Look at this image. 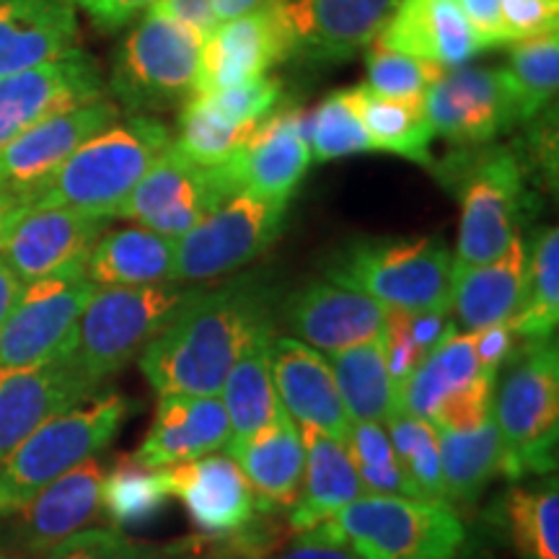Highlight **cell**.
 <instances>
[{
  "mask_svg": "<svg viewBox=\"0 0 559 559\" xmlns=\"http://www.w3.org/2000/svg\"><path fill=\"white\" fill-rule=\"evenodd\" d=\"M275 9L290 58L337 66L373 45L396 0H267Z\"/></svg>",
  "mask_w": 559,
  "mask_h": 559,
  "instance_id": "14",
  "label": "cell"
},
{
  "mask_svg": "<svg viewBox=\"0 0 559 559\" xmlns=\"http://www.w3.org/2000/svg\"><path fill=\"white\" fill-rule=\"evenodd\" d=\"M107 223L109 218L83 210L29 207L0 243V260L16 272L21 283L86 267Z\"/></svg>",
  "mask_w": 559,
  "mask_h": 559,
  "instance_id": "17",
  "label": "cell"
},
{
  "mask_svg": "<svg viewBox=\"0 0 559 559\" xmlns=\"http://www.w3.org/2000/svg\"><path fill=\"white\" fill-rule=\"evenodd\" d=\"M171 145V130L148 115L111 122L70 153L41 187L32 207H70L115 218L156 158Z\"/></svg>",
  "mask_w": 559,
  "mask_h": 559,
  "instance_id": "3",
  "label": "cell"
},
{
  "mask_svg": "<svg viewBox=\"0 0 559 559\" xmlns=\"http://www.w3.org/2000/svg\"><path fill=\"white\" fill-rule=\"evenodd\" d=\"M500 9L508 45L557 32L559 26V0H502Z\"/></svg>",
  "mask_w": 559,
  "mask_h": 559,
  "instance_id": "49",
  "label": "cell"
},
{
  "mask_svg": "<svg viewBox=\"0 0 559 559\" xmlns=\"http://www.w3.org/2000/svg\"><path fill=\"white\" fill-rule=\"evenodd\" d=\"M389 309L373 296L337 280H313L285 304L293 337L321 355L381 337Z\"/></svg>",
  "mask_w": 559,
  "mask_h": 559,
  "instance_id": "18",
  "label": "cell"
},
{
  "mask_svg": "<svg viewBox=\"0 0 559 559\" xmlns=\"http://www.w3.org/2000/svg\"><path fill=\"white\" fill-rule=\"evenodd\" d=\"M330 521L360 559H456L466 542L464 521L443 500L360 495Z\"/></svg>",
  "mask_w": 559,
  "mask_h": 559,
  "instance_id": "8",
  "label": "cell"
},
{
  "mask_svg": "<svg viewBox=\"0 0 559 559\" xmlns=\"http://www.w3.org/2000/svg\"><path fill=\"white\" fill-rule=\"evenodd\" d=\"M298 430L306 445V472L288 515L293 534L330 521L342 508L366 495L345 440L311 425H298Z\"/></svg>",
  "mask_w": 559,
  "mask_h": 559,
  "instance_id": "28",
  "label": "cell"
},
{
  "mask_svg": "<svg viewBox=\"0 0 559 559\" xmlns=\"http://www.w3.org/2000/svg\"><path fill=\"white\" fill-rule=\"evenodd\" d=\"M275 324V288L247 272L218 288H202L138 355L140 370L164 394L218 396L247 342Z\"/></svg>",
  "mask_w": 559,
  "mask_h": 559,
  "instance_id": "1",
  "label": "cell"
},
{
  "mask_svg": "<svg viewBox=\"0 0 559 559\" xmlns=\"http://www.w3.org/2000/svg\"><path fill=\"white\" fill-rule=\"evenodd\" d=\"M373 47L451 70L487 50L456 0H396Z\"/></svg>",
  "mask_w": 559,
  "mask_h": 559,
  "instance_id": "23",
  "label": "cell"
},
{
  "mask_svg": "<svg viewBox=\"0 0 559 559\" xmlns=\"http://www.w3.org/2000/svg\"><path fill=\"white\" fill-rule=\"evenodd\" d=\"M0 559H19V557H13V555H3V551H0Z\"/></svg>",
  "mask_w": 559,
  "mask_h": 559,
  "instance_id": "58",
  "label": "cell"
},
{
  "mask_svg": "<svg viewBox=\"0 0 559 559\" xmlns=\"http://www.w3.org/2000/svg\"><path fill=\"white\" fill-rule=\"evenodd\" d=\"M502 0H456V5L464 13L472 29L479 34L485 47H500L508 45L506 24H502Z\"/></svg>",
  "mask_w": 559,
  "mask_h": 559,
  "instance_id": "53",
  "label": "cell"
},
{
  "mask_svg": "<svg viewBox=\"0 0 559 559\" xmlns=\"http://www.w3.org/2000/svg\"><path fill=\"white\" fill-rule=\"evenodd\" d=\"M559 321V230L544 228L528 251L519 309L510 317L515 337L536 342L555 337Z\"/></svg>",
  "mask_w": 559,
  "mask_h": 559,
  "instance_id": "39",
  "label": "cell"
},
{
  "mask_svg": "<svg viewBox=\"0 0 559 559\" xmlns=\"http://www.w3.org/2000/svg\"><path fill=\"white\" fill-rule=\"evenodd\" d=\"M73 3L81 5L99 29L115 32L130 24L138 13H145L153 0H73Z\"/></svg>",
  "mask_w": 559,
  "mask_h": 559,
  "instance_id": "54",
  "label": "cell"
},
{
  "mask_svg": "<svg viewBox=\"0 0 559 559\" xmlns=\"http://www.w3.org/2000/svg\"><path fill=\"white\" fill-rule=\"evenodd\" d=\"M492 376L477 373V379L466 383L464 389L449 396L440 407L432 412L428 423L436 430H474L492 415V396H495Z\"/></svg>",
  "mask_w": 559,
  "mask_h": 559,
  "instance_id": "48",
  "label": "cell"
},
{
  "mask_svg": "<svg viewBox=\"0 0 559 559\" xmlns=\"http://www.w3.org/2000/svg\"><path fill=\"white\" fill-rule=\"evenodd\" d=\"M288 202L249 190L230 194L207 218L174 239V283L205 285L247 267L283 234Z\"/></svg>",
  "mask_w": 559,
  "mask_h": 559,
  "instance_id": "10",
  "label": "cell"
},
{
  "mask_svg": "<svg viewBox=\"0 0 559 559\" xmlns=\"http://www.w3.org/2000/svg\"><path fill=\"white\" fill-rule=\"evenodd\" d=\"M228 436V415L221 396L164 394L135 459L153 469H164L218 453L226 449Z\"/></svg>",
  "mask_w": 559,
  "mask_h": 559,
  "instance_id": "25",
  "label": "cell"
},
{
  "mask_svg": "<svg viewBox=\"0 0 559 559\" xmlns=\"http://www.w3.org/2000/svg\"><path fill=\"white\" fill-rule=\"evenodd\" d=\"M228 456L241 466L264 513L293 508L304 485L306 445L298 425L285 415V409L275 423Z\"/></svg>",
  "mask_w": 559,
  "mask_h": 559,
  "instance_id": "30",
  "label": "cell"
},
{
  "mask_svg": "<svg viewBox=\"0 0 559 559\" xmlns=\"http://www.w3.org/2000/svg\"><path fill=\"white\" fill-rule=\"evenodd\" d=\"M270 370L277 400L296 425H311L347 440L349 417L342 407L330 360L296 337L275 334L270 345Z\"/></svg>",
  "mask_w": 559,
  "mask_h": 559,
  "instance_id": "24",
  "label": "cell"
},
{
  "mask_svg": "<svg viewBox=\"0 0 559 559\" xmlns=\"http://www.w3.org/2000/svg\"><path fill=\"white\" fill-rule=\"evenodd\" d=\"M528 249L521 236L502 251L498 260L453 272L451 311L461 332H479L506 324L519 309L526 280Z\"/></svg>",
  "mask_w": 559,
  "mask_h": 559,
  "instance_id": "29",
  "label": "cell"
},
{
  "mask_svg": "<svg viewBox=\"0 0 559 559\" xmlns=\"http://www.w3.org/2000/svg\"><path fill=\"white\" fill-rule=\"evenodd\" d=\"M280 96H283V83L277 75L267 73L262 79L236 83V86L210 91V94H194V99L221 122L254 128L270 111H275Z\"/></svg>",
  "mask_w": 559,
  "mask_h": 559,
  "instance_id": "46",
  "label": "cell"
},
{
  "mask_svg": "<svg viewBox=\"0 0 559 559\" xmlns=\"http://www.w3.org/2000/svg\"><path fill=\"white\" fill-rule=\"evenodd\" d=\"M436 135L459 148L485 145L523 122L521 102L506 68L459 66L425 94Z\"/></svg>",
  "mask_w": 559,
  "mask_h": 559,
  "instance_id": "13",
  "label": "cell"
},
{
  "mask_svg": "<svg viewBox=\"0 0 559 559\" xmlns=\"http://www.w3.org/2000/svg\"><path fill=\"white\" fill-rule=\"evenodd\" d=\"M107 99L102 70L75 47L45 66L0 79V145L34 124L83 104Z\"/></svg>",
  "mask_w": 559,
  "mask_h": 559,
  "instance_id": "15",
  "label": "cell"
},
{
  "mask_svg": "<svg viewBox=\"0 0 559 559\" xmlns=\"http://www.w3.org/2000/svg\"><path fill=\"white\" fill-rule=\"evenodd\" d=\"M272 559H360L342 534L332 526V521L319 523L309 531H300L288 547L280 549Z\"/></svg>",
  "mask_w": 559,
  "mask_h": 559,
  "instance_id": "50",
  "label": "cell"
},
{
  "mask_svg": "<svg viewBox=\"0 0 559 559\" xmlns=\"http://www.w3.org/2000/svg\"><path fill=\"white\" fill-rule=\"evenodd\" d=\"M202 39V34L145 11L115 55L111 94L132 115L185 107L198 83Z\"/></svg>",
  "mask_w": 559,
  "mask_h": 559,
  "instance_id": "9",
  "label": "cell"
},
{
  "mask_svg": "<svg viewBox=\"0 0 559 559\" xmlns=\"http://www.w3.org/2000/svg\"><path fill=\"white\" fill-rule=\"evenodd\" d=\"M21 285L24 283L16 277V272H13L9 264L0 260V330H3L5 319H9L13 304H16Z\"/></svg>",
  "mask_w": 559,
  "mask_h": 559,
  "instance_id": "56",
  "label": "cell"
},
{
  "mask_svg": "<svg viewBox=\"0 0 559 559\" xmlns=\"http://www.w3.org/2000/svg\"><path fill=\"white\" fill-rule=\"evenodd\" d=\"M132 409L122 394H109L91 404L60 412L39 425L9 459L0 464V519L24 508L62 474L94 459L120 432Z\"/></svg>",
  "mask_w": 559,
  "mask_h": 559,
  "instance_id": "6",
  "label": "cell"
},
{
  "mask_svg": "<svg viewBox=\"0 0 559 559\" xmlns=\"http://www.w3.org/2000/svg\"><path fill=\"white\" fill-rule=\"evenodd\" d=\"M477 353L472 332H453L419 360L409 379L400 386L402 412L430 419L440 404L477 379Z\"/></svg>",
  "mask_w": 559,
  "mask_h": 559,
  "instance_id": "38",
  "label": "cell"
},
{
  "mask_svg": "<svg viewBox=\"0 0 559 559\" xmlns=\"http://www.w3.org/2000/svg\"><path fill=\"white\" fill-rule=\"evenodd\" d=\"M272 337H275V324L257 332L223 381L218 396L228 415V453H234L249 438H254L257 432L275 423L283 412L270 370Z\"/></svg>",
  "mask_w": 559,
  "mask_h": 559,
  "instance_id": "31",
  "label": "cell"
},
{
  "mask_svg": "<svg viewBox=\"0 0 559 559\" xmlns=\"http://www.w3.org/2000/svg\"><path fill=\"white\" fill-rule=\"evenodd\" d=\"M347 451L366 495H396L419 498L415 485L391 449L389 432L376 423H353L347 432ZM423 500V498H419Z\"/></svg>",
  "mask_w": 559,
  "mask_h": 559,
  "instance_id": "42",
  "label": "cell"
},
{
  "mask_svg": "<svg viewBox=\"0 0 559 559\" xmlns=\"http://www.w3.org/2000/svg\"><path fill=\"white\" fill-rule=\"evenodd\" d=\"M285 60H290L288 39L275 9L264 3L241 16L221 21L202 39L194 94H210L262 79Z\"/></svg>",
  "mask_w": 559,
  "mask_h": 559,
  "instance_id": "20",
  "label": "cell"
},
{
  "mask_svg": "<svg viewBox=\"0 0 559 559\" xmlns=\"http://www.w3.org/2000/svg\"><path fill=\"white\" fill-rule=\"evenodd\" d=\"M443 474V502L472 506L479 500L489 481L502 474V438L498 423L489 415L474 430H436Z\"/></svg>",
  "mask_w": 559,
  "mask_h": 559,
  "instance_id": "36",
  "label": "cell"
},
{
  "mask_svg": "<svg viewBox=\"0 0 559 559\" xmlns=\"http://www.w3.org/2000/svg\"><path fill=\"white\" fill-rule=\"evenodd\" d=\"M492 417L502 438V477H549L557 469L559 353L555 337L528 342L498 394Z\"/></svg>",
  "mask_w": 559,
  "mask_h": 559,
  "instance_id": "5",
  "label": "cell"
},
{
  "mask_svg": "<svg viewBox=\"0 0 559 559\" xmlns=\"http://www.w3.org/2000/svg\"><path fill=\"white\" fill-rule=\"evenodd\" d=\"M194 290L185 283L96 288L52 360H60L96 391L148 347Z\"/></svg>",
  "mask_w": 559,
  "mask_h": 559,
  "instance_id": "4",
  "label": "cell"
},
{
  "mask_svg": "<svg viewBox=\"0 0 559 559\" xmlns=\"http://www.w3.org/2000/svg\"><path fill=\"white\" fill-rule=\"evenodd\" d=\"M83 272L96 288L174 283V239L143 226L104 230L91 249Z\"/></svg>",
  "mask_w": 559,
  "mask_h": 559,
  "instance_id": "32",
  "label": "cell"
},
{
  "mask_svg": "<svg viewBox=\"0 0 559 559\" xmlns=\"http://www.w3.org/2000/svg\"><path fill=\"white\" fill-rule=\"evenodd\" d=\"M171 498L164 469L140 464L135 453H124L102 479V508L115 526H140L164 510Z\"/></svg>",
  "mask_w": 559,
  "mask_h": 559,
  "instance_id": "40",
  "label": "cell"
},
{
  "mask_svg": "<svg viewBox=\"0 0 559 559\" xmlns=\"http://www.w3.org/2000/svg\"><path fill=\"white\" fill-rule=\"evenodd\" d=\"M438 177L461 200L453 272L498 260L521 236L528 205L521 158L506 145H466L438 166Z\"/></svg>",
  "mask_w": 559,
  "mask_h": 559,
  "instance_id": "2",
  "label": "cell"
},
{
  "mask_svg": "<svg viewBox=\"0 0 559 559\" xmlns=\"http://www.w3.org/2000/svg\"><path fill=\"white\" fill-rule=\"evenodd\" d=\"M492 521L521 559H559V489L549 474L536 487H513L495 506Z\"/></svg>",
  "mask_w": 559,
  "mask_h": 559,
  "instance_id": "37",
  "label": "cell"
},
{
  "mask_svg": "<svg viewBox=\"0 0 559 559\" xmlns=\"http://www.w3.org/2000/svg\"><path fill=\"white\" fill-rule=\"evenodd\" d=\"M386 432L396 459L407 472L423 500H443V474H440L438 432L428 419L396 412L386 419Z\"/></svg>",
  "mask_w": 559,
  "mask_h": 559,
  "instance_id": "44",
  "label": "cell"
},
{
  "mask_svg": "<svg viewBox=\"0 0 559 559\" xmlns=\"http://www.w3.org/2000/svg\"><path fill=\"white\" fill-rule=\"evenodd\" d=\"M94 394L86 381L60 360L26 368H0V464L60 412L79 407Z\"/></svg>",
  "mask_w": 559,
  "mask_h": 559,
  "instance_id": "22",
  "label": "cell"
},
{
  "mask_svg": "<svg viewBox=\"0 0 559 559\" xmlns=\"http://www.w3.org/2000/svg\"><path fill=\"white\" fill-rule=\"evenodd\" d=\"M239 190L241 181L234 160L202 166L187 158L171 140L115 218L135 221L166 239H179Z\"/></svg>",
  "mask_w": 559,
  "mask_h": 559,
  "instance_id": "11",
  "label": "cell"
},
{
  "mask_svg": "<svg viewBox=\"0 0 559 559\" xmlns=\"http://www.w3.org/2000/svg\"><path fill=\"white\" fill-rule=\"evenodd\" d=\"M264 3H267V0H213V11H215V19H218V24H221V21L236 19V16H241V13L260 9V5H264Z\"/></svg>",
  "mask_w": 559,
  "mask_h": 559,
  "instance_id": "57",
  "label": "cell"
},
{
  "mask_svg": "<svg viewBox=\"0 0 559 559\" xmlns=\"http://www.w3.org/2000/svg\"><path fill=\"white\" fill-rule=\"evenodd\" d=\"M32 207V202L24 194L16 192H0V243L5 241V236L11 234V228L16 226L21 215Z\"/></svg>",
  "mask_w": 559,
  "mask_h": 559,
  "instance_id": "55",
  "label": "cell"
},
{
  "mask_svg": "<svg viewBox=\"0 0 559 559\" xmlns=\"http://www.w3.org/2000/svg\"><path fill=\"white\" fill-rule=\"evenodd\" d=\"M171 498H179L194 526L213 539H230L254 526L260 500L230 456H210L164 466Z\"/></svg>",
  "mask_w": 559,
  "mask_h": 559,
  "instance_id": "19",
  "label": "cell"
},
{
  "mask_svg": "<svg viewBox=\"0 0 559 559\" xmlns=\"http://www.w3.org/2000/svg\"><path fill=\"white\" fill-rule=\"evenodd\" d=\"M117 115L120 109L109 99L91 102L34 124L19 138L0 145V192L24 194L34 202L70 153L94 132L117 122Z\"/></svg>",
  "mask_w": 559,
  "mask_h": 559,
  "instance_id": "16",
  "label": "cell"
},
{
  "mask_svg": "<svg viewBox=\"0 0 559 559\" xmlns=\"http://www.w3.org/2000/svg\"><path fill=\"white\" fill-rule=\"evenodd\" d=\"M254 128H236V124L221 122L202 104L190 96V102L181 107L179 135L174 145L187 158L198 160L202 166H221L239 153Z\"/></svg>",
  "mask_w": 559,
  "mask_h": 559,
  "instance_id": "45",
  "label": "cell"
},
{
  "mask_svg": "<svg viewBox=\"0 0 559 559\" xmlns=\"http://www.w3.org/2000/svg\"><path fill=\"white\" fill-rule=\"evenodd\" d=\"M326 277L360 288L389 311L451 313L453 257L438 239L358 241Z\"/></svg>",
  "mask_w": 559,
  "mask_h": 559,
  "instance_id": "7",
  "label": "cell"
},
{
  "mask_svg": "<svg viewBox=\"0 0 559 559\" xmlns=\"http://www.w3.org/2000/svg\"><path fill=\"white\" fill-rule=\"evenodd\" d=\"M145 11L169 19L174 24L187 26V29L198 32L202 37H207L218 26L213 0H153Z\"/></svg>",
  "mask_w": 559,
  "mask_h": 559,
  "instance_id": "51",
  "label": "cell"
},
{
  "mask_svg": "<svg viewBox=\"0 0 559 559\" xmlns=\"http://www.w3.org/2000/svg\"><path fill=\"white\" fill-rule=\"evenodd\" d=\"M366 86L389 96H425L445 73V68L436 66V62L381 50V47L373 45L366 55Z\"/></svg>",
  "mask_w": 559,
  "mask_h": 559,
  "instance_id": "47",
  "label": "cell"
},
{
  "mask_svg": "<svg viewBox=\"0 0 559 559\" xmlns=\"http://www.w3.org/2000/svg\"><path fill=\"white\" fill-rule=\"evenodd\" d=\"M362 128L376 151L396 153L419 166H432L430 145L436 140L425 96H389L368 88L366 83L347 88Z\"/></svg>",
  "mask_w": 559,
  "mask_h": 559,
  "instance_id": "34",
  "label": "cell"
},
{
  "mask_svg": "<svg viewBox=\"0 0 559 559\" xmlns=\"http://www.w3.org/2000/svg\"><path fill=\"white\" fill-rule=\"evenodd\" d=\"M306 138H309L311 160H319V164L353 156V153L376 151L373 140L349 102V91H334L311 117H306Z\"/></svg>",
  "mask_w": 559,
  "mask_h": 559,
  "instance_id": "43",
  "label": "cell"
},
{
  "mask_svg": "<svg viewBox=\"0 0 559 559\" xmlns=\"http://www.w3.org/2000/svg\"><path fill=\"white\" fill-rule=\"evenodd\" d=\"M326 360H330L349 423L386 425L389 417L402 412L400 386L391 379L386 366L383 334L362 345L326 355Z\"/></svg>",
  "mask_w": 559,
  "mask_h": 559,
  "instance_id": "33",
  "label": "cell"
},
{
  "mask_svg": "<svg viewBox=\"0 0 559 559\" xmlns=\"http://www.w3.org/2000/svg\"><path fill=\"white\" fill-rule=\"evenodd\" d=\"M96 285L83 267L32 280L0 330V368H26L52 360L66 345Z\"/></svg>",
  "mask_w": 559,
  "mask_h": 559,
  "instance_id": "12",
  "label": "cell"
},
{
  "mask_svg": "<svg viewBox=\"0 0 559 559\" xmlns=\"http://www.w3.org/2000/svg\"><path fill=\"white\" fill-rule=\"evenodd\" d=\"M230 160L241 190L290 200L311 166L306 115L300 109L270 111Z\"/></svg>",
  "mask_w": 559,
  "mask_h": 559,
  "instance_id": "26",
  "label": "cell"
},
{
  "mask_svg": "<svg viewBox=\"0 0 559 559\" xmlns=\"http://www.w3.org/2000/svg\"><path fill=\"white\" fill-rule=\"evenodd\" d=\"M251 544H262V536L257 539V531L251 528L223 539L215 549H207L202 542L156 547L130 539L120 528H83L45 551V559H251L257 557V551L249 549Z\"/></svg>",
  "mask_w": 559,
  "mask_h": 559,
  "instance_id": "35",
  "label": "cell"
},
{
  "mask_svg": "<svg viewBox=\"0 0 559 559\" xmlns=\"http://www.w3.org/2000/svg\"><path fill=\"white\" fill-rule=\"evenodd\" d=\"M506 70L521 102L523 122L536 120L555 102L559 88V34L547 32L513 41Z\"/></svg>",
  "mask_w": 559,
  "mask_h": 559,
  "instance_id": "41",
  "label": "cell"
},
{
  "mask_svg": "<svg viewBox=\"0 0 559 559\" xmlns=\"http://www.w3.org/2000/svg\"><path fill=\"white\" fill-rule=\"evenodd\" d=\"M472 337H474V353H477L479 373L498 379L502 362L510 358V349H513L515 334L510 330V324L506 321V324L487 326V330L472 332Z\"/></svg>",
  "mask_w": 559,
  "mask_h": 559,
  "instance_id": "52",
  "label": "cell"
},
{
  "mask_svg": "<svg viewBox=\"0 0 559 559\" xmlns=\"http://www.w3.org/2000/svg\"><path fill=\"white\" fill-rule=\"evenodd\" d=\"M102 479L104 466L96 459H86L62 474L24 508L3 515L9 521V544L32 555H45L55 544L79 534L99 513Z\"/></svg>",
  "mask_w": 559,
  "mask_h": 559,
  "instance_id": "21",
  "label": "cell"
},
{
  "mask_svg": "<svg viewBox=\"0 0 559 559\" xmlns=\"http://www.w3.org/2000/svg\"><path fill=\"white\" fill-rule=\"evenodd\" d=\"M73 0H0V79L75 50Z\"/></svg>",
  "mask_w": 559,
  "mask_h": 559,
  "instance_id": "27",
  "label": "cell"
}]
</instances>
